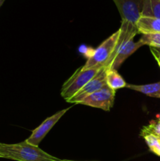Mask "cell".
I'll use <instances>...</instances> for the list:
<instances>
[{
    "label": "cell",
    "instance_id": "cell-13",
    "mask_svg": "<svg viewBox=\"0 0 160 161\" xmlns=\"http://www.w3.org/2000/svg\"><path fill=\"white\" fill-rule=\"evenodd\" d=\"M139 41L143 44V46L147 45L150 47L160 49V33L142 35Z\"/></svg>",
    "mask_w": 160,
    "mask_h": 161
},
{
    "label": "cell",
    "instance_id": "cell-9",
    "mask_svg": "<svg viewBox=\"0 0 160 161\" xmlns=\"http://www.w3.org/2000/svg\"><path fill=\"white\" fill-rule=\"evenodd\" d=\"M126 88L142 93V94L149 96V97L160 98V80L157 83H149V84H127Z\"/></svg>",
    "mask_w": 160,
    "mask_h": 161
},
{
    "label": "cell",
    "instance_id": "cell-5",
    "mask_svg": "<svg viewBox=\"0 0 160 161\" xmlns=\"http://www.w3.org/2000/svg\"><path fill=\"white\" fill-rule=\"evenodd\" d=\"M107 68L105 66L102 67L100 70L97 72V75L89 80L81 90L78 91L72 97H71L69 100L67 101L68 103L79 104L83 99L86 98L90 94H93L96 91H99L107 85L106 81V73Z\"/></svg>",
    "mask_w": 160,
    "mask_h": 161
},
{
    "label": "cell",
    "instance_id": "cell-8",
    "mask_svg": "<svg viewBox=\"0 0 160 161\" xmlns=\"http://www.w3.org/2000/svg\"><path fill=\"white\" fill-rule=\"evenodd\" d=\"M138 33L142 35L160 33V19L141 16L136 23Z\"/></svg>",
    "mask_w": 160,
    "mask_h": 161
},
{
    "label": "cell",
    "instance_id": "cell-15",
    "mask_svg": "<svg viewBox=\"0 0 160 161\" xmlns=\"http://www.w3.org/2000/svg\"><path fill=\"white\" fill-rule=\"evenodd\" d=\"M150 50H151V53H152V55H153L154 58L156 60L157 63H158V66H159L160 68V54L155 50V49L153 48V47H150Z\"/></svg>",
    "mask_w": 160,
    "mask_h": 161
},
{
    "label": "cell",
    "instance_id": "cell-16",
    "mask_svg": "<svg viewBox=\"0 0 160 161\" xmlns=\"http://www.w3.org/2000/svg\"><path fill=\"white\" fill-rule=\"evenodd\" d=\"M4 2H5V0H0V7H1L2 5L3 4V3H4Z\"/></svg>",
    "mask_w": 160,
    "mask_h": 161
},
{
    "label": "cell",
    "instance_id": "cell-10",
    "mask_svg": "<svg viewBox=\"0 0 160 161\" xmlns=\"http://www.w3.org/2000/svg\"><path fill=\"white\" fill-rule=\"evenodd\" d=\"M106 81L107 86H108L114 91L126 87L127 85L124 79L119 75L118 70L113 69H107Z\"/></svg>",
    "mask_w": 160,
    "mask_h": 161
},
{
    "label": "cell",
    "instance_id": "cell-20",
    "mask_svg": "<svg viewBox=\"0 0 160 161\" xmlns=\"http://www.w3.org/2000/svg\"><path fill=\"white\" fill-rule=\"evenodd\" d=\"M159 1H160V0H159Z\"/></svg>",
    "mask_w": 160,
    "mask_h": 161
},
{
    "label": "cell",
    "instance_id": "cell-12",
    "mask_svg": "<svg viewBox=\"0 0 160 161\" xmlns=\"http://www.w3.org/2000/svg\"><path fill=\"white\" fill-rule=\"evenodd\" d=\"M143 138L145 141L149 150L154 154L160 157V138L152 134H146L143 135Z\"/></svg>",
    "mask_w": 160,
    "mask_h": 161
},
{
    "label": "cell",
    "instance_id": "cell-19",
    "mask_svg": "<svg viewBox=\"0 0 160 161\" xmlns=\"http://www.w3.org/2000/svg\"><path fill=\"white\" fill-rule=\"evenodd\" d=\"M64 161H76V160H64Z\"/></svg>",
    "mask_w": 160,
    "mask_h": 161
},
{
    "label": "cell",
    "instance_id": "cell-14",
    "mask_svg": "<svg viewBox=\"0 0 160 161\" xmlns=\"http://www.w3.org/2000/svg\"><path fill=\"white\" fill-rule=\"evenodd\" d=\"M146 134H152L160 138V119L158 118H157V119L152 120L148 125L141 129V136H143Z\"/></svg>",
    "mask_w": 160,
    "mask_h": 161
},
{
    "label": "cell",
    "instance_id": "cell-4",
    "mask_svg": "<svg viewBox=\"0 0 160 161\" xmlns=\"http://www.w3.org/2000/svg\"><path fill=\"white\" fill-rule=\"evenodd\" d=\"M115 97V91L111 89L108 86H104L83 99L80 105L100 108L104 111H110L113 107Z\"/></svg>",
    "mask_w": 160,
    "mask_h": 161
},
{
    "label": "cell",
    "instance_id": "cell-18",
    "mask_svg": "<svg viewBox=\"0 0 160 161\" xmlns=\"http://www.w3.org/2000/svg\"><path fill=\"white\" fill-rule=\"evenodd\" d=\"M157 118H158V119H160V114H159V115H158V116H157Z\"/></svg>",
    "mask_w": 160,
    "mask_h": 161
},
{
    "label": "cell",
    "instance_id": "cell-3",
    "mask_svg": "<svg viewBox=\"0 0 160 161\" xmlns=\"http://www.w3.org/2000/svg\"><path fill=\"white\" fill-rule=\"evenodd\" d=\"M119 33H120V31L119 29L115 32L113 33L111 36H110L108 39H105L96 50H94L91 53L90 55H89L86 63L83 67L84 69H89V68L96 67V66L104 67L109 61L115 48Z\"/></svg>",
    "mask_w": 160,
    "mask_h": 161
},
{
    "label": "cell",
    "instance_id": "cell-17",
    "mask_svg": "<svg viewBox=\"0 0 160 161\" xmlns=\"http://www.w3.org/2000/svg\"><path fill=\"white\" fill-rule=\"evenodd\" d=\"M153 48H154V47H153ZM154 49H155V50H156V51L158 52V53L160 54V49H158V48H154Z\"/></svg>",
    "mask_w": 160,
    "mask_h": 161
},
{
    "label": "cell",
    "instance_id": "cell-1",
    "mask_svg": "<svg viewBox=\"0 0 160 161\" xmlns=\"http://www.w3.org/2000/svg\"><path fill=\"white\" fill-rule=\"evenodd\" d=\"M0 158L17 161H64L26 141L16 144L0 142Z\"/></svg>",
    "mask_w": 160,
    "mask_h": 161
},
{
    "label": "cell",
    "instance_id": "cell-2",
    "mask_svg": "<svg viewBox=\"0 0 160 161\" xmlns=\"http://www.w3.org/2000/svg\"><path fill=\"white\" fill-rule=\"evenodd\" d=\"M102 67H96L84 69L82 66L78 68L73 73V75L67 79L65 83L63 84L61 91V95L64 100H67L73 97L79 90H81L88 82L92 80L100 70Z\"/></svg>",
    "mask_w": 160,
    "mask_h": 161
},
{
    "label": "cell",
    "instance_id": "cell-7",
    "mask_svg": "<svg viewBox=\"0 0 160 161\" xmlns=\"http://www.w3.org/2000/svg\"><path fill=\"white\" fill-rule=\"evenodd\" d=\"M70 108H64V109L61 110V111L57 112L53 116L47 117L39 127H36L35 130H32L31 135L27 138L25 141L28 143V144L33 145V146H39L41 142L44 139L47 134L50 131L53 126L59 121L60 119H61L63 116L67 113Z\"/></svg>",
    "mask_w": 160,
    "mask_h": 161
},
{
    "label": "cell",
    "instance_id": "cell-6",
    "mask_svg": "<svg viewBox=\"0 0 160 161\" xmlns=\"http://www.w3.org/2000/svg\"><path fill=\"white\" fill-rule=\"evenodd\" d=\"M120 14L122 21L136 25L141 17L144 0H113Z\"/></svg>",
    "mask_w": 160,
    "mask_h": 161
},
{
    "label": "cell",
    "instance_id": "cell-11",
    "mask_svg": "<svg viewBox=\"0 0 160 161\" xmlns=\"http://www.w3.org/2000/svg\"><path fill=\"white\" fill-rule=\"evenodd\" d=\"M141 16L160 19L159 0H144Z\"/></svg>",
    "mask_w": 160,
    "mask_h": 161
}]
</instances>
